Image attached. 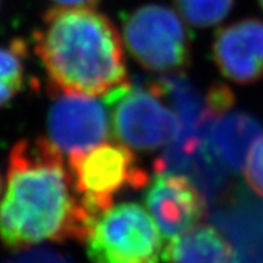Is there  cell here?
<instances>
[{
    "label": "cell",
    "instance_id": "obj_17",
    "mask_svg": "<svg viewBox=\"0 0 263 263\" xmlns=\"http://www.w3.org/2000/svg\"><path fill=\"white\" fill-rule=\"evenodd\" d=\"M259 4H260V7H262V10H263V0H259Z\"/></svg>",
    "mask_w": 263,
    "mask_h": 263
},
{
    "label": "cell",
    "instance_id": "obj_13",
    "mask_svg": "<svg viewBox=\"0 0 263 263\" xmlns=\"http://www.w3.org/2000/svg\"><path fill=\"white\" fill-rule=\"evenodd\" d=\"M177 12L197 28L218 25L230 14L235 0H173Z\"/></svg>",
    "mask_w": 263,
    "mask_h": 263
},
{
    "label": "cell",
    "instance_id": "obj_18",
    "mask_svg": "<svg viewBox=\"0 0 263 263\" xmlns=\"http://www.w3.org/2000/svg\"><path fill=\"white\" fill-rule=\"evenodd\" d=\"M0 7H2V0H0Z\"/></svg>",
    "mask_w": 263,
    "mask_h": 263
},
{
    "label": "cell",
    "instance_id": "obj_9",
    "mask_svg": "<svg viewBox=\"0 0 263 263\" xmlns=\"http://www.w3.org/2000/svg\"><path fill=\"white\" fill-rule=\"evenodd\" d=\"M212 57L219 71L231 82H259L263 78V21L246 17L219 28L212 42Z\"/></svg>",
    "mask_w": 263,
    "mask_h": 263
},
{
    "label": "cell",
    "instance_id": "obj_6",
    "mask_svg": "<svg viewBox=\"0 0 263 263\" xmlns=\"http://www.w3.org/2000/svg\"><path fill=\"white\" fill-rule=\"evenodd\" d=\"M164 100L156 83L148 86L128 83L107 94L116 139L129 148L146 152L176 141L181 130L180 120Z\"/></svg>",
    "mask_w": 263,
    "mask_h": 263
},
{
    "label": "cell",
    "instance_id": "obj_1",
    "mask_svg": "<svg viewBox=\"0 0 263 263\" xmlns=\"http://www.w3.org/2000/svg\"><path fill=\"white\" fill-rule=\"evenodd\" d=\"M94 216L74 188L62 151L50 139H23L8 156L0 199V240L19 251L45 242H85Z\"/></svg>",
    "mask_w": 263,
    "mask_h": 263
},
{
    "label": "cell",
    "instance_id": "obj_7",
    "mask_svg": "<svg viewBox=\"0 0 263 263\" xmlns=\"http://www.w3.org/2000/svg\"><path fill=\"white\" fill-rule=\"evenodd\" d=\"M47 115L49 137L62 152L83 151L106 141L110 120L94 97L54 94Z\"/></svg>",
    "mask_w": 263,
    "mask_h": 263
},
{
    "label": "cell",
    "instance_id": "obj_14",
    "mask_svg": "<svg viewBox=\"0 0 263 263\" xmlns=\"http://www.w3.org/2000/svg\"><path fill=\"white\" fill-rule=\"evenodd\" d=\"M243 170L247 184L263 199V133L250 149Z\"/></svg>",
    "mask_w": 263,
    "mask_h": 263
},
{
    "label": "cell",
    "instance_id": "obj_3",
    "mask_svg": "<svg viewBox=\"0 0 263 263\" xmlns=\"http://www.w3.org/2000/svg\"><path fill=\"white\" fill-rule=\"evenodd\" d=\"M67 165L77 194L96 218L113 207L118 195L149 184L145 168L122 142L104 141L70 152Z\"/></svg>",
    "mask_w": 263,
    "mask_h": 263
},
{
    "label": "cell",
    "instance_id": "obj_4",
    "mask_svg": "<svg viewBox=\"0 0 263 263\" xmlns=\"http://www.w3.org/2000/svg\"><path fill=\"white\" fill-rule=\"evenodd\" d=\"M90 263H161L163 234L142 205L121 203L94 219L86 236Z\"/></svg>",
    "mask_w": 263,
    "mask_h": 263
},
{
    "label": "cell",
    "instance_id": "obj_2",
    "mask_svg": "<svg viewBox=\"0 0 263 263\" xmlns=\"http://www.w3.org/2000/svg\"><path fill=\"white\" fill-rule=\"evenodd\" d=\"M32 41L52 94L98 97L129 83L121 35L94 6L49 8Z\"/></svg>",
    "mask_w": 263,
    "mask_h": 263
},
{
    "label": "cell",
    "instance_id": "obj_5",
    "mask_svg": "<svg viewBox=\"0 0 263 263\" xmlns=\"http://www.w3.org/2000/svg\"><path fill=\"white\" fill-rule=\"evenodd\" d=\"M124 42L144 69L180 76L191 65V34L180 14L161 4H145L125 16Z\"/></svg>",
    "mask_w": 263,
    "mask_h": 263
},
{
    "label": "cell",
    "instance_id": "obj_8",
    "mask_svg": "<svg viewBox=\"0 0 263 263\" xmlns=\"http://www.w3.org/2000/svg\"><path fill=\"white\" fill-rule=\"evenodd\" d=\"M145 204L164 238L172 239L200 222L205 200L188 177L157 171L145 194Z\"/></svg>",
    "mask_w": 263,
    "mask_h": 263
},
{
    "label": "cell",
    "instance_id": "obj_10",
    "mask_svg": "<svg viewBox=\"0 0 263 263\" xmlns=\"http://www.w3.org/2000/svg\"><path fill=\"white\" fill-rule=\"evenodd\" d=\"M260 135L262 125L258 118L245 111L229 110L215 120L205 142L219 163L231 171H238L245 165L250 149Z\"/></svg>",
    "mask_w": 263,
    "mask_h": 263
},
{
    "label": "cell",
    "instance_id": "obj_15",
    "mask_svg": "<svg viewBox=\"0 0 263 263\" xmlns=\"http://www.w3.org/2000/svg\"><path fill=\"white\" fill-rule=\"evenodd\" d=\"M57 6H94L97 7L100 0H51Z\"/></svg>",
    "mask_w": 263,
    "mask_h": 263
},
{
    "label": "cell",
    "instance_id": "obj_16",
    "mask_svg": "<svg viewBox=\"0 0 263 263\" xmlns=\"http://www.w3.org/2000/svg\"><path fill=\"white\" fill-rule=\"evenodd\" d=\"M3 187H4L3 175H2V171H0V195H2V191H3Z\"/></svg>",
    "mask_w": 263,
    "mask_h": 263
},
{
    "label": "cell",
    "instance_id": "obj_11",
    "mask_svg": "<svg viewBox=\"0 0 263 263\" xmlns=\"http://www.w3.org/2000/svg\"><path fill=\"white\" fill-rule=\"evenodd\" d=\"M232 259L234 250L226 236L201 223L168 239L164 249L165 263H232Z\"/></svg>",
    "mask_w": 263,
    "mask_h": 263
},
{
    "label": "cell",
    "instance_id": "obj_12",
    "mask_svg": "<svg viewBox=\"0 0 263 263\" xmlns=\"http://www.w3.org/2000/svg\"><path fill=\"white\" fill-rule=\"evenodd\" d=\"M26 55L27 46L22 39L0 46V109L10 105L27 86Z\"/></svg>",
    "mask_w": 263,
    "mask_h": 263
}]
</instances>
